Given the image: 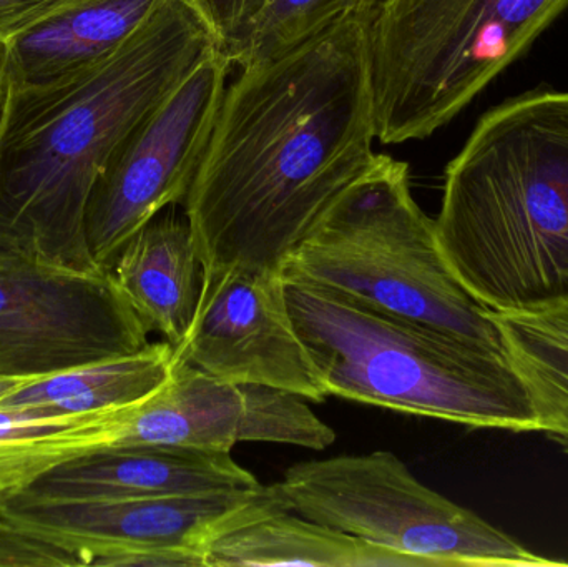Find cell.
<instances>
[{
	"label": "cell",
	"mask_w": 568,
	"mask_h": 567,
	"mask_svg": "<svg viewBox=\"0 0 568 567\" xmlns=\"http://www.w3.org/2000/svg\"><path fill=\"white\" fill-rule=\"evenodd\" d=\"M377 140L364 6L226 87L185 215L205 272L283 273Z\"/></svg>",
	"instance_id": "6da1fadb"
},
{
	"label": "cell",
	"mask_w": 568,
	"mask_h": 567,
	"mask_svg": "<svg viewBox=\"0 0 568 567\" xmlns=\"http://www.w3.org/2000/svg\"><path fill=\"white\" fill-rule=\"evenodd\" d=\"M215 47L185 0H165L97 65L52 85L10 89L0 130V245L105 272L87 242L90 193L130 133Z\"/></svg>",
	"instance_id": "7a4b0ae2"
},
{
	"label": "cell",
	"mask_w": 568,
	"mask_h": 567,
	"mask_svg": "<svg viewBox=\"0 0 568 567\" xmlns=\"http://www.w3.org/2000/svg\"><path fill=\"white\" fill-rule=\"evenodd\" d=\"M434 225L454 275L490 312L568 305V90L480 117L447 165Z\"/></svg>",
	"instance_id": "3957f363"
},
{
	"label": "cell",
	"mask_w": 568,
	"mask_h": 567,
	"mask_svg": "<svg viewBox=\"0 0 568 567\" xmlns=\"http://www.w3.org/2000/svg\"><path fill=\"white\" fill-rule=\"evenodd\" d=\"M286 282V298L327 396L467 428L540 432L506 353L387 315L333 290Z\"/></svg>",
	"instance_id": "277c9868"
},
{
	"label": "cell",
	"mask_w": 568,
	"mask_h": 567,
	"mask_svg": "<svg viewBox=\"0 0 568 567\" xmlns=\"http://www.w3.org/2000/svg\"><path fill=\"white\" fill-rule=\"evenodd\" d=\"M283 276L506 353L493 312L444 259L434 220L413 196L409 166L386 153L334 200L287 256Z\"/></svg>",
	"instance_id": "5b68a950"
},
{
	"label": "cell",
	"mask_w": 568,
	"mask_h": 567,
	"mask_svg": "<svg viewBox=\"0 0 568 567\" xmlns=\"http://www.w3.org/2000/svg\"><path fill=\"white\" fill-rule=\"evenodd\" d=\"M568 9V0H366L377 140L456 119Z\"/></svg>",
	"instance_id": "8992f818"
},
{
	"label": "cell",
	"mask_w": 568,
	"mask_h": 567,
	"mask_svg": "<svg viewBox=\"0 0 568 567\" xmlns=\"http://www.w3.org/2000/svg\"><path fill=\"white\" fill-rule=\"evenodd\" d=\"M275 486L290 512L394 549L416 567L568 566L427 488L390 452L296 463Z\"/></svg>",
	"instance_id": "52a82bcc"
},
{
	"label": "cell",
	"mask_w": 568,
	"mask_h": 567,
	"mask_svg": "<svg viewBox=\"0 0 568 567\" xmlns=\"http://www.w3.org/2000/svg\"><path fill=\"white\" fill-rule=\"evenodd\" d=\"M283 512L290 509L275 485L125 502L0 499L3 518L100 567H206L216 539Z\"/></svg>",
	"instance_id": "ba28073f"
},
{
	"label": "cell",
	"mask_w": 568,
	"mask_h": 567,
	"mask_svg": "<svg viewBox=\"0 0 568 567\" xmlns=\"http://www.w3.org/2000/svg\"><path fill=\"white\" fill-rule=\"evenodd\" d=\"M149 333L112 272H77L0 245L2 378H43L133 355Z\"/></svg>",
	"instance_id": "9c48e42d"
},
{
	"label": "cell",
	"mask_w": 568,
	"mask_h": 567,
	"mask_svg": "<svg viewBox=\"0 0 568 567\" xmlns=\"http://www.w3.org/2000/svg\"><path fill=\"white\" fill-rule=\"evenodd\" d=\"M232 67L220 47L210 50L130 133L97 180L85 232L100 269L110 272L120 250L142 226L185 202Z\"/></svg>",
	"instance_id": "30bf717a"
},
{
	"label": "cell",
	"mask_w": 568,
	"mask_h": 567,
	"mask_svg": "<svg viewBox=\"0 0 568 567\" xmlns=\"http://www.w3.org/2000/svg\"><path fill=\"white\" fill-rule=\"evenodd\" d=\"M336 438L293 393L236 385L173 360L159 389L113 412L110 448L232 453L239 443H278L324 452Z\"/></svg>",
	"instance_id": "8fae6325"
},
{
	"label": "cell",
	"mask_w": 568,
	"mask_h": 567,
	"mask_svg": "<svg viewBox=\"0 0 568 567\" xmlns=\"http://www.w3.org/2000/svg\"><path fill=\"white\" fill-rule=\"evenodd\" d=\"M173 360L236 385H258L323 403L320 372L297 335L283 273H203L202 293Z\"/></svg>",
	"instance_id": "7c38bea8"
},
{
	"label": "cell",
	"mask_w": 568,
	"mask_h": 567,
	"mask_svg": "<svg viewBox=\"0 0 568 567\" xmlns=\"http://www.w3.org/2000/svg\"><path fill=\"white\" fill-rule=\"evenodd\" d=\"M260 485L232 453L110 448L60 463L12 496L27 502L103 503L210 495Z\"/></svg>",
	"instance_id": "4fadbf2b"
},
{
	"label": "cell",
	"mask_w": 568,
	"mask_h": 567,
	"mask_svg": "<svg viewBox=\"0 0 568 567\" xmlns=\"http://www.w3.org/2000/svg\"><path fill=\"white\" fill-rule=\"evenodd\" d=\"M165 0H62L7 40L12 90L37 89L90 69L125 45Z\"/></svg>",
	"instance_id": "5bb4252c"
},
{
	"label": "cell",
	"mask_w": 568,
	"mask_h": 567,
	"mask_svg": "<svg viewBox=\"0 0 568 567\" xmlns=\"http://www.w3.org/2000/svg\"><path fill=\"white\" fill-rule=\"evenodd\" d=\"M110 272L149 332L172 346L185 338L205 273L185 213L169 206L150 220L120 250Z\"/></svg>",
	"instance_id": "9a60e30c"
},
{
	"label": "cell",
	"mask_w": 568,
	"mask_h": 567,
	"mask_svg": "<svg viewBox=\"0 0 568 567\" xmlns=\"http://www.w3.org/2000/svg\"><path fill=\"white\" fill-rule=\"evenodd\" d=\"M416 567L406 556L293 512L276 513L216 539L206 567Z\"/></svg>",
	"instance_id": "2e32d148"
},
{
	"label": "cell",
	"mask_w": 568,
	"mask_h": 567,
	"mask_svg": "<svg viewBox=\"0 0 568 567\" xmlns=\"http://www.w3.org/2000/svg\"><path fill=\"white\" fill-rule=\"evenodd\" d=\"M172 363L169 342L149 343L133 355L29 379L0 399V408L27 409L45 418L123 408L159 389L169 378Z\"/></svg>",
	"instance_id": "e0dca14e"
},
{
	"label": "cell",
	"mask_w": 568,
	"mask_h": 567,
	"mask_svg": "<svg viewBox=\"0 0 568 567\" xmlns=\"http://www.w3.org/2000/svg\"><path fill=\"white\" fill-rule=\"evenodd\" d=\"M504 350L540 423L568 453V305L532 313H494Z\"/></svg>",
	"instance_id": "ac0fdd59"
},
{
	"label": "cell",
	"mask_w": 568,
	"mask_h": 567,
	"mask_svg": "<svg viewBox=\"0 0 568 567\" xmlns=\"http://www.w3.org/2000/svg\"><path fill=\"white\" fill-rule=\"evenodd\" d=\"M113 412L45 418L0 408V498L17 495L60 463L109 449Z\"/></svg>",
	"instance_id": "d6986e66"
},
{
	"label": "cell",
	"mask_w": 568,
	"mask_h": 567,
	"mask_svg": "<svg viewBox=\"0 0 568 567\" xmlns=\"http://www.w3.org/2000/svg\"><path fill=\"white\" fill-rule=\"evenodd\" d=\"M366 0H253L235 36L220 47L233 67L255 65L284 55L359 9Z\"/></svg>",
	"instance_id": "ffe728a7"
},
{
	"label": "cell",
	"mask_w": 568,
	"mask_h": 567,
	"mask_svg": "<svg viewBox=\"0 0 568 567\" xmlns=\"http://www.w3.org/2000/svg\"><path fill=\"white\" fill-rule=\"evenodd\" d=\"M83 559L0 515V567H79Z\"/></svg>",
	"instance_id": "44dd1931"
},
{
	"label": "cell",
	"mask_w": 568,
	"mask_h": 567,
	"mask_svg": "<svg viewBox=\"0 0 568 567\" xmlns=\"http://www.w3.org/2000/svg\"><path fill=\"white\" fill-rule=\"evenodd\" d=\"M209 27L220 47L225 45L242 26L253 0H185Z\"/></svg>",
	"instance_id": "7402d4cb"
},
{
	"label": "cell",
	"mask_w": 568,
	"mask_h": 567,
	"mask_svg": "<svg viewBox=\"0 0 568 567\" xmlns=\"http://www.w3.org/2000/svg\"><path fill=\"white\" fill-rule=\"evenodd\" d=\"M60 2L62 0H0V40L12 39Z\"/></svg>",
	"instance_id": "603a6c76"
},
{
	"label": "cell",
	"mask_w": 568,
	"mask_h": 567,
	"mask_svg": "<svg viewBox=\"0 0 568 567\" xmlns=\"http://www.w3.org/2000/svg\"><path fill=\"white\" fill-rule=\"evenodd\" d=\"M9 92V72H7V43L0 40V97Z\"/></svg>",
	"instance_id": "cb8c5ba5"
},
{
	"label": "cell",
	"mask_w": 568,
	"mask_h": 567,
	"mask_svg": "<svg viewBox=\"0 0 568 567\" xmlns=\"http://www.w3.org/2000/svg\"><path fill=\"white\" fill-rule=\"evenodd\" d=\"M27 382H29V379L2 378V376H0V399L6 398L7 395H10V393L16 392V389H19L20 386H22L23 383Z\"/></svg>",
	"instance_id": "d4e9b609"
},
{
	"label": "cell",
	"mask_w": 568,
	"mask_h": 567,
	"mask_svg": "<svg viewBox=\"0 0 568 567\" xmlns=\"http://www.w3.org/2000/svg\"><path fill=\"white\" fill-rule=\"evenodd\" d=\"M9 95H10V87L9 92L3 93L0 97V130H2L3 119H6L7 105H9Z\"/></svg>",
	"instance_id": "484cf974"
}]
</instances>
